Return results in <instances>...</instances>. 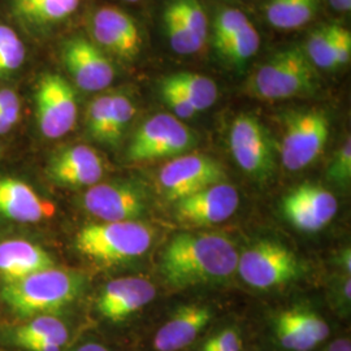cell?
Here are the masks:
<instances>
[{
  "label": "cell",
  "mask_w": 351,
  "mask_h": 351,
  "mask_svg": "<svg viewBox=\"0 0 351 351\" xmlns=\"http://www.w3.org/2000/svg\"><path fill=\"white\" fill-rule=\"evenodd\" d=\"M239 252L230 239L213 233H181L162 256V272L176 288L217 282L237 271Z\"/></svg>",
  "instance_id": "cell-1"
},
{
  "label": "cell",
  "mask_w": 351,
  "mask_h": 351,
  "mask_svg": "<svg viewBox=\"0 0 351 351\" xmlns=\"http://www.w3.org/2000/svg\"><path fill=\"white\" fill-rule=\"evenodd\" d=\"M319 75L304 50L293 46L272 55L246 82V94L261 101L314 95Z\"/></svg>",
  "instance_id": "cell-2"
},
{
  "label": "cell",
  "mask_w": 351,
  "mask_h": 351,
  "mask_svg": "<svg viewBox=\"0 0 351 351\" xmlns=\"http://www.w3.org/2000/svg\"><path fill=\"white\" fill-rule=\"evenodd\" d=\"M81 285V278L75 274L52 267L4 284L1 298L14 314L30 319L62 310L75 301Z\"/></svg>",
  "instance_id": "cell-3"
},
{
  "label": "cell",
  "mask_w": 351,
  "mask_h": 351,
  "mask_svg": "<svg viewBox=\"0 0 351 351\" xmlns=\"http://www.w3.org/2000/svg\"><path fill=\"white\" fill-rule=\"evenodd\" d=\"M152 241V229L139 221L97 223L77 233L75 247L98 263L116 264L142 256Z\"/></svg>",
  "instance_id": "cell-4"
},
{
  "label": "cell",
  "mask_w": 351,
  "mask_h": 351,
  "mask_svg": "<svg viewBox=\"0 0 351 351\" xmlns=\"http://www.w3.org/2000/svg\"><path fill=\"white\" fill-rule=\"evenodd\" d=\"M329 126L328 114L319 108L288 113L280 146L282 165L290 172H297L314 163L324 151Z\"/></svg>",
  "instance_id": "cell-5"
},
{
  "label": "cell",
  "mask_w": 351,
  "mask_h": 351,
  "mask_svg": "<svg viewBox=\"0 0 351 351\" xmlns=\"http://www.w3.org/2000/svg\"><path fill=\"white\" fill-rule=\"evenodd\" d=\"M197 143V134L180 119L158 113L146 120L134 133L128 149L130 162H154L186 154Z\"/></svg>",
  "instance_id": "cell-6"
},
{
  "label": "cell",
  "mask_w": 351,
  "mask_h": 351,
  "mask_svg": "<svg viewBox=\"0 0 351 351\" xmlns=\"http://www.w3.org/2000/svg\"><path fill=\"white\" fill-rule=\"evenodd\" d=\"M229 149L239 168L264 181L276 169V143L267 126L252 113H239L229 130Z\"/></svg>",
  "instance_id": "cell-7"
},
{
  "label": "cell",
  "mask_w": 351,
  "mask_h": 351,
  "mask_svg": "<svg viewBox=\"0 0 351 351\" xmlns=\"http://www.w3.org/2000/svg\"><path fill=\"white\" fill-rule=\"evenodd\" d=\"M236 272L252 288L271 289L295 280L302 267L297 255L285 245L259 241L239 256Z\"/></svg>",
  "instance_id": "cell-8"
},
{
  "label": "cell",
  "mask_w": 351,
  "mask_h": 351,
  "mask_svg": "<svg viewBox=\"0 0 351 351\" xmlns=\"http://www.w3.org/2000/svg\"><path fill=\"white\" fill-rule=\"evenodd\" d=\"M223 165L203 154H184L164 165L159 184L167 199L177 202L203 189L224 182Z\"/></svg>",
  "instance_id": "cell-9"
},
{
  "label": "cell",
  "mask_w": 351,
  "mask_h": 351,
  "mask_svg": "<svg viewBox=\"0 0 351 351\" xmlns=\"http://www.w3.org/2000/svg\"><path fill=\"white\" fill-rule=\"evenodd\" d=\"M37 121L40 133L49 139H58L75 125L78 107L75 91L62 75H43L36 93Z\"/></svg>",
  "instance_id": "cell-10"
},
{
  "label": "cell",
  "mask_w": 351,
  "mask_h": 351,
  "mask_svg": "<svg viewBox=\"0 0 351 351\" xmlns=\"http://www.w3.org/2000/svg\"><path fill=\"white\" fill-rule=\"evenodd\" d=\"M281 211L295 229L314 233L332 221L339 211V202L322 185L306 182L282 198Z\"/></svg>",
  "instance_id": "cell-11"
},
{
  "label": "cell",
  "mask_w": 351,
  "mask_h": 351,
  "mask_svg": "<svg viewBox=\"0 0 351 351\" xmlns=\"http://www.w3.org/2000/svg\"><path fill=\"white\" fill-rule=\"evenodd\" d=\"M176 217L180 223L193 226H211L232 217L239 204L234 186L220 182L175 202Z\"/></svg>",
  "instance_id": "cell-12"
},
{
  "label": "cell",
  "mask_w": 351,
  "mask_h": 351,
  "mask_svg": "<svg viewBox=\"0 0 351 351\" xmlns=\"http://www.w3.org/2000/svg\"><path fill=\"white\" fill-rule=\"evenodd\" d=\"M84 206L103 223L136 221L147 210L145 194L129 184H95L85 193Z\"/></svg>",
  "instance_id": "cell-13"
},
{
  "label": "cell",
  "mask_w": 351,
  "mask_h": 351,
  "mask_svg": "<svg viewBox=\"0 0 351 351\" xmlns=\"http://www.w3.org/2000/svg\"><path fill=\"white\" fill-rule=\"evenodd\" d=\"M63 60L66 71L81 90L101 91L112 84V63L94 42L86 38L69 39L64 46Z\"/></svg>",
  "instance_id": "cell-14"
},
{
  "label": "cell",
  "mask_w": 351,
  "mask_h": 351,
  "mask_svg": "<svg viewBox=\"0 0 351 351\" xmlns=\"http://www.w3.org/2000/svg\"><path fill=\"white\" fill-rule=\"evenodd\" d=\"M156 289L143 277H120L110 281L97 302L99 314L111 322H123L152 302Z\"/></svg>",
  "instance_id": "cell-15"
},
{
  "label": "cell",
  "mask_w": 351,
  "mask_h": 351,
  "mask_svg": "<svg viewBox=\"0 0 351 351\" xmlns=\"http://www.w3.org/2000/svg\"><path fill=\"white\" fill-rule=\"evenodd\" d=\"M49 175L51 180L64 186H93L103 176V162L94 149L75 145L58 152L51 159Z\"/></svg>",
  "instance_id": "cell-16"
},
{
  "label": "cell",
  "mask_w": 351,
  "mask_h": 351,
  "mask_svg": "<svg viewBox=\"0 0 351 351\" xmlns=\"http://www.w3.org/2000/svg\"><path fill=\"white\" fill-rule=\"evenodd\" d=\"M55 207L42 199L27 184L12 177L0 178V216L23 224L51 217Z\"/></svg>",
  "instance_id": "cell-17"
},
{
  "label": "cell",
  "mask_w": 351,
  "mask_h": 351,
  "mask_svg": "<svg viewBox=\"0 0 351 351\" xmlns=\"http://www.w3.org/2000/svg\"><path fill=\"white\" fill-rule=\"evenodd\" d=\"M213 319L208 307L190 304L178 308L156 332L154 348L158 351H178L193 343Z\"/></svg>",
  "instance_id": "cell-18"
},
{
  "label": "cell",
  "mask_w": 351,
  "mask_h": 351,
  "mask_svg": "<svg viewBox=\"0 0 351 351\" xmlns=\"http://www.w3.org/2000/svg\"><path fill=\"white\" fill-rule=\"evenodd\" d=\"M53 267L50 254L26 239L0 242V278L4 284L23 280L36 272Z\"/></svg>",
  "instance_id": "cell-19"
},
{
  "label": "cell",
  "mask_w": 351,
  "mask_h": 351,
  "mask_svg": "<svg viewBox=\"0 0 351 351\" xmlns=\"http://www.w3.org/2000/svg\"><path fill=\"white\" fill-rule=\"evenodd\" d=\"M13 345L23 348L30 342H47L64 348L69 339V330L62 320L52 315L30 317L25 324L16 326L11 333Z\"/></svg>",
  "instance_id": "cell-20"
},
{
  "label": "cell",
  "mask_w": 351,
  "mask_h": 351,
  "mask_svg": "<svg viewBox=\"0 0 351 351\" xmlns=\"http://www.w3.org/2000/svg\"><path fill=\"white\" fill-rule=\"evenodd\" d=\"M319 11V0H267V21L281 30L307 25Z\"/></svg>",
  "instance_id": "cell-21"
},
{
  "label": "cell",
  "mask_w": 351,
  "mask_h": 351,
  "mask_svg": "<svg viewBox=\"0 0 351 351\" xmlns=\"http://www.w3.org/2000/svg\"><path fill=\"white\" fill-rule=\"evenodd\" d=\"M81 0H13L16 14L33 25H51L75 13Z\"/></svg>",
  "instance_id": "cell-22"
},
{
  "label": "cell",
  "mask_w": 351,
  "mask_h": 351,
  "mask_svg": "<svg viewBox=\"0 0 351 351\" xmlns=\"http://www.w3.org/2000/svg\"><path fill=\"white\" fill-rule=\"evenodd\" d=\"M168 78L180 88V91L186 97L189 103L198 113L208 110L217 101V86L213 80L206 75L181 72L168 75Z\"/></svg>",
  "instance_id": "cell-23"
},
{
  "label": "cell",
  "mask_w": 351,
  "mask_h": 351,
  "mask_svg": "<svg viewBox=\"0 0 351 351\" xmlns=\"http://www.w3.org/2000/svg\"><path fill=\"white\" fill-rule=\"evenodd\" d=\"M339 25H323L310 34L304 52L315 68L336 69V43Z\"/></svg>",
  "instance_id": "cell-24"
},
{
  "label": "cell",
  "mask_w": 351,
  "mask_h": 351,
  "mask_svg": "<svg viewBox=\"0 0 351 351\" xmlns=\"http://www.w3.org/2000/svg\"><path fill=\"white\" fill-rule=\"evenodd\" d=\"M261 47V36L256 27L247 21L239 32L229 38L226 43L217 49L219 55L226 62L241 68L256 55Z\"/></svg>",
  "instance_id": "cell-25"
},
{
  "label": "cell",
  "mask_w": 351,
  "mask_h": 351,
  "mask_svg": "<svg viewBox=\"0 0 351 351\" xmlns=\"http://www.w3.org/2000/svg\"><path fill=\"white\" fill-rule=\"evenodd\" d=\"M164 30L171 49L178 55H193L203 49V45L190 34L186 25L177 12L175 5L169 3L164 11Z\"/></svg>",
  "instance_id": "cell-26"
},
{
  "label": "cell",
  "mask_w": 351,
  "mask_h": 351,
  "mask_svg": "<svg viewBox=\"0 0 351 351\" xmlns=\"http://www.w3.org/2000/svg\"><path fill=\"white\" fill-rule=\"evenodd\" d=\"M93 17L101 20V23L110 26L120 37L125 39L134 50L141 52L142 38H141L138 26L128 13L123 12L116 7L106 5L94 13Z\"/></svg>",
  "instance_id": "cell-27"
},
{
  "label": "cell",
  "mask_w": 351,
  "mask_h": 351,
  "mask_svg": "<svg viewBox=\"0 0 351 351\" xmlns=\"http://www.w3.org/2000/svg\"><path fill=\"white\" fill-rule=\"evenodd\" d=\"M23 40L10 26L0 25V77L13 73L25 62Z\"/></svg>",
  "instance_id": "cell-28"
},
{
  "label": "cell",
  "mask_w": 351,
  "mask_h": 351,
  "mask_svg": "<svg viewBox=\"0 0 351 351\" xmlns=\"http://www.w3.org/2000/svg\"><path fill=\"white\" fill-rule=\"evenodd\" d=\"M276 336L280 345L290 351H310L317 346L314 339H310L293 319L287 310L277 316Z\"/></svg>",
  "instance_id": "cell-29"
},
{
  "label": "cell",
  "mask_w": 351,
  "mask_h": 351,
  "mask_svg": "<svg viewBox=\"0 0 351 351\" xmlns=\"http://www.w3.org/2000/svg\"><path fill=\"white\" fill-rule=\"evenodd\" d=\"M136 114V106L125 94H112L107 143L116 145L123 138L126 128Z\"/></svg>",
  "instance_id": "cell-30"
},
{
  "label": "cell",
  "mask_w": 351,
  "mask_h": 351,
  "mask_svg": "<svg viewBox=\"0 0 351 351\" xmlns=\"http://www.w3.org/2000/svg\"><path fill=\"white\" fill-rule=\"evenodd\" d=\"M180 17L188 27L190 34L204 46L208 34V19L198 0H173Z\"/></svg>",
  "instance_id": "cell-31"
},
{
  "label": "cell",
  "mask_w": 351,
  "mask_h": 351,
  "mask_svg": "<svg viewBox=\"0 0 351 351\" xmlns=\"http://www.w3.org/2000/svg\"><path fill=\"white\" fill-rule=\"evenodd\" d=\"M111 101H112V94L99 95L90 101L88 108L86 125H88V134L93 138L104 143H107V137H108Z\"/></svg>",
  "instance_id": "cell-32"
},
{
  "label": "cell",
  "mask_w": 351,
  "mask_h": 351,
  "mask_svg": "<svg viewBox=\"0 0 351 351\" xmlns=\"http://www.w3.org/2000/svg\"><path fill=\"white\" fill-rule=\"evenodd\" d=\"M250 21L237 8H224L216 14L213 21V46L220 49L226 40L234 36L242 26Z\"/></svg>",
  "instance_id": "cell-33"
},
{
  "label": "cell",
  "mask_w": 351,
  "mask_h": 351,
  "mask_svg": "<svg viewBox=\"0 0 351 351\" xmlns=\"http://www.w3.org/2000/svg\"><path fill=\"white\" fill-rule=\"evenodd\" d=\"M289 316L293 319V322L301 328L302 330L310 337L314 339L319 345L329 336V326L326 320L306 308H290L287 310Z\"/></svg>",
  "instance_id": "cell-34"
},
{
  "label": "cell",
  "mask_w": 351,
  "mask_h": 351,
  "mask_svg": "<svg viewBox=\"0 0 351 351\" xmlns=\"http://www.w3.org/2000/svg\"><path fill=\"white\" fill-rule=\"evenodd\" d=\"M328 180L339 188H349L351 181V139L348 137L328 168Z\"/></svg>",
  "instance_id": "cell-35"
},
{
  "label": "cell",
  "mask_w": 351,
  "mask_h": 351,
  "mask_svg": "<svg viewBox=\"0 0 351 351\" xmlns=\"http://www.w3.org/2000/svg\"><path fill=\"white\" fill-rule=\"evenodd\" d=\"M160 95L164 103L171 108L173 116L180 120H188L193 119L198 112L193 108V106L189 103L186 97L180 91V88L176 86L173 82L169 81L168 77H165L160 82Z\"/></svg>",
  "instance_id": "cell-36"
},
{
  "label": "cell",
  "mask_w": 351,
  "mask_h": 351,
  "mask_svg": "<svg viewBox=\"0 0 351 351\" xmlns=\"http://www.w3.org/2000/svg\"><path fill=\"white\" fill-rule=\"evenodd\" d=\"M242 350V339L239 337V333L233 329L228 328L217 335H215L213 339H208L202 351H241Z\"/></svg>",
  "instance_id": "cell-37"
},
{
  "label": "cell",
  "mask_w": 351,
  "mask_h": 351,
  "mask_svg": "<svg viewBox=\"0 0 351 351\" xmlns=\"http://www.w3.org/2000/svg\"><path fill=\"white\" fill-rule=\"evenodd\" d=\"M0 112L3 113L13 125L20 117V101L17 94L10 88L0 90Z\"/></svg>",
  "instance_id": "cell-38"
},
{
  "label": "cell",
  "mask_w": 351,
  "mask_h": 351,
  "mask_svg": "<svg viewBox=\"0 0 351 351\" xmlns=\"http://www.w3.org/2000/svg\"><path fill=\"white\" fill-rule=\"evenodd\" d=\"M351 59V33L343 26H339L336 43V69L349 64Z\"/></svg>",
  "instance_id": "cell-39"
},
{
  "label": "cell",
  "mask_w": 351,
  "mask_h": 351,
  "mask_svg": "<svg viewBox=\"0 0 351 351\" xmlns=\"http://www.w3.org/2000/svg\"><path fill=\"white\" fill-rule=\"evenodd\" d=\"M339 264H341V267H342V269H343V272H346V274H348V276H350L351 252L349 247H348V249H345V250H342L341 255H339Z\"/></svg>",
  "instance_id": "cell-40"
},
{
  "label": "cell",
  "mask_w": 351,
  "mask_h": 351,
  "mask_svg": "<svg viewBox=\"0 0 351 351\" xmlns=\"http://www.w3.org/2000/svg\"><path fill=\"white\" fill-rule=\"evenodd\" d=\"M329 3L337 12H349L351 10V0H329Z\"/></svg>",
  "instance_id": "cell-41"
},
{
  "label": "cell",
  "mask_w": 351,
  "mask_h": 351,
  "mask_svg": "<svg viewBox=\"0 0 351 351\" xmlns=\"http://www.w3.org/2000/svg\"><path fill=\"white\" fill-rule=\"evenodd\" d=\"M328 351H351L350 341L349 339H337L330 343Z\"/></svg>",
  "instance_id": "cell-42"
},
{
  "label": "cell",
  "mask_w": 351,
  "mask_h": 351,
  "mask_svg": "<svg viewBox=\"0 0 351 351\" xmlns=\"http://www.w3.org/2000/svg\"><path fill=\"white\" fill-rule=\"evenodd\" d=\"M75 351H110L106 346H103L101 343L97 342H88L81 345Z\"/></svg>",
  "instance_id": "cell-43"
},
{
  "label": "cell",
  "mask_w": 351,
  "mask_h": 351,
  "mask_svg": "<svg viewBox=\"0 0 351 351\" xmlns=\"http://www.w3.org/2000/svg\"><path fill=\"white\" fill-rule=\"evenodd\" d=\"M13 128V124L3 114L0 112V134H5L7 132H10Z\"/></svg>",
  "instance_id": "cell-44"
},
{
  "label": "cell",
  "mask_w": 351,
  "mask_h": 351,
  "mask_svg": "<svg viewBox=\"0 0 351 351\" xmlns=\"http://www.w3.org/2000/svg\"><path fill=\"white\" fill-rule=\"evenodd\" d=\"M124 1H128V3H137L139 0H124Z\"/></svg>",
  "instance_id": "cell-45"
}]
</instances>
